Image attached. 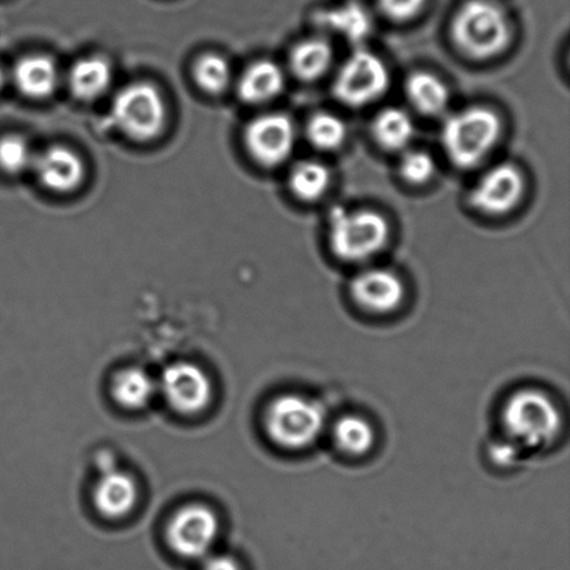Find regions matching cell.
Wrapping results in <instances>:
<instances>
[{
	"label": "cell",
	"mask_w": 570,
	"mask_h": 570,
	"mask_svg": "<svg viewBox=\"0 0 570 570\" xmlns=\"http://www.w3.org/2000/svg\"><path fill=\"white\" fill-rule=\"evenodd\" d=\"M501 420L505 439L521 451L549 449L563 426L556 400L543 389L533 387L516 389L507 398Z\"/></svg>",
	"instance_id": "1"
},
{
	"label": "cell",
	"mask_w": 570,
	"mask_h": 570,
	"mask_svg": "<svg viewBox=\"0 0 570 570\" xmlns=\"http://www.w3.org/2000/svg\"><path fill=\"white\" fill-rule=\"evenodd\" d=\"M265 430L271 443L287 451L315 445L327 428L326 410L307 395L281 394L266 409Z\"/></svg>",
	"instance_id": "2"
},
{
	"label": "cell",
	"mask_w": 570,
	"mask_h": 570,
	"mask_svg": "<svg viewBox=\"0 0 570 570\" xmlns=\"http://www.w3.org/2000/svg\"><path fill=\"white\" fill-rule=\"evenodd\" d=\"M501 119L489 107L472 106L451 115L441 130L446 156L460 168L485 161L501 137Z\"/></svg>",
	"instance_id": "3"
},
{
	"label": "cell",
	"mask_w": 570,
	"mask_h": 570,
	"mask_svg": "<svg viewBox=\"0 0 570 570\" xmlns=\"http://www.w3.org/2000/svg\"><path fill=\"white\" fill-rule=\"evenodd\" d=\"M451 33L461 53L476 60L495 58L511 39L504 10L490 0L466 2L455 14Z\"/></svg>",
	"instance_id": "4"
},
{
	"label": "cell",
	"mask_w": 570,
	"mask_h": 570,
	"mask_svg": "<svg viewBox=\"0 0 570 570\" xmlns=\"http://www.w3.org/2000/svg\"><path fill=\"white\" fill-rule=\"evenodd\" d=\"M389 224L377 210L334 208L328 218V243L337 258L363 261L388 243Z\"/></svg>",
	"instance_id": "5"
},
{
	"label": "cell",
	"mask_w": 570,
	"mask_h": 570,
	"mask_svg": "<svg viewBox=\"0 0 570 570\" xmlns=\"http://www.w3.org/2000/svg\"><path fill=\"white\" fill-rule=\"evenodd\" d=\"M113 123L136 141H151L163 131L167 120L166 104L155 86L147 82L127 85L115 97Z\"/></svg>",
	"instance_id": "6"
},
{
	"label": "cell",
	"mask_w": 570,
	"mask_h": 570,
	"mask_svg": "<svg viewBox=\"0 0 570 570\" xmlns=\"http://www.w3.org/2000/svg\"><path fill=\"white\" fill-rule=\"evenodd\" d=\"M389 71L383 59L369 50H357L338 70L333 92L341 104L363 107L373 104L387 92Z\"/></svg>",
	"instance_id": "7"
},
{
	"label": "cell",
	"mask_w": 570,
	"mask_h": 570,
	"mask_svg": "<svg viewBox=\"0 0 570 570\" xmlns=\"http://www.w3.org/2000/svg\"><path fill=\"white\" fill-rule=\"evenodd\" d=\"M220 523L212 508L188 504L174 513L166 528L167 544L178 557L203 559L218 540Z\"/></svg>",
	"instance_id": "8"
},
{
	"label": "cell",
	"mask_w": 570,
	"mask_h": 570,
	"mask_svg": "<svg viewBox=\"0 0 570 570\" xmlns=\"http://www.w3.org/2000/svg\"><path fill=\"white\" fill-rule=\"evenodd\" d=\"M158 392L168 407L182 415H198L212 403V380L198 364L177 362L164 369Z\"/></svg>",
	"instance_id": "9"
},
{
	"label": "cell",
	"mask_w": 570,
	"mask_h": 570,
	"mask_svg": "<svg viewBox=\"0 0 570 570\" xmlns=\"http://www.w3.org/2000/svg\"><path fill=\"white\" fill-rule=\"evenodd\" d=\"M245 146L249 155L261 166H279L294 151V123L282 113H269L256 117L246 127Z\"/></svg>",
	"instance_id": "10"
},
{
	"label": "cell",
	"mask_w": 570,
	"mask_h": 570,
	"mask_svg": "<svg viewBox=\"0 0 570 570\" xmlns=\"http://www.w3.org/2000/svg\"><path fill=\"white\" fill-rule=\"evenodd\" d=\"M349 294L362 311L372 315H389L403 305L405 286L394 271L372 267L353 277Z\"/></svg>",
	"instance_id": "11"
},
{
	"label": "cell",
	"mask_w": 570,
	"mask_h": 570,
	"mask_svg": "<svg viewBox=\"0 0 570 570\" xmlns=\"http://www.w3.org/2000/svg\"><path fill=\"white\" fill-rule=\"evenodd\" d=\"M525 191V179L516 166L501 163L476 183L470 202L486 214H504L515 208Z\"/></svg>",
	"instance_id": "12"
},
{
	"label": "cell",
	"mask_w": 570,
	"mask_h": 570,
	"mask_svg": "<svg viewBox=\"0 0 570 570\" xmlns=\"http://www.w3.org/2000/svg\"><path fill=\"white\" fill-rule=\"evenodd\" d=\"M33 167L39 182L55 193L74 191L84 177V164L66 147H50L35 156Z\"/></svg>",
	"instance_id": "13"
},
{
	"label": "cell",
	"mask_w": 570,
	"mask_h": 570,
	"mask_svg": "<svg viewBox=\"0 0 570 570\" xmlns=\"http://www.w3.org/2000/svg\"><path fill=\"white\" fill-rule=\"evenodd\" d=\"M94 505L107 519H121L137 505L138 487L132 476L119 469L104 472L94 489Z\"/></svg>",
	"instance_id": "14"
},
{
	"label": "cell",
	"mask_w": 570,
	"mask_h": 570,
	"mask_svg": "<svg viewBox=\"0 0 570 570\" xmlns=\"http://www.w3.org/2000/svg\"><path fill=\"white\" fill-rule=\"evenodd\" d=\"M14 82L23 95L31 100H45L58 89V66L45 55L27 56L15 65Z\"/></svg>",
	"instance_id": "15"
},
{
	"label": "cell",
	"mask_w": 570,
	"mask_h": 570,
	"mask_svg": "<svg viewBox=\"0 0 570 570\" xmlns=\"http://www.w3.org/2000/svg\"><path fill=\"white\" fill-rule=\"evenodd\" d=\"M330 434L334 446L348 458H363L376 444L373 424L357 414L340 416L331 424Z\"/></svg>",
	"instance_id": "16"
},
{
	"label": "cell",
	"mask_w": 570,
	"mask_h": 570,
	"mask_svg": "<svg viewBox=\"0 0 570 570\" xmlns=\"http://www.w3.org/2000/svg\"><path fill=\"white\" fill-rule=\"evenodd\" d=\"M284 82V73L274 61H256L241 75L239 94L246 104H265L281 94Z\"/></svg>",
	"instance_id": "17"
},
{
	"label": "cell",
	"mask_w": 570,
	"mask_h": 570,
	"mask_svg": "<svg viewBox=\"0 0 570 570\" xmlns=\"http://www.w3.org/2000/svg\"><path fill=\"white\" fill-rule=\"evenodd\" d=\"M112 77L109 61L92 56L73 66L70 71V89L81 101H95L109 90Z\"/></svg>",
	"instance_id": "18"
},
{
	"label": "cell",
	"mask_w": 570,
	"mask_h": 570,
	"mask_svg": "<svg viewBox=\"0 0 570 570\" xmlns=\"http://www.w3.org/2000/svg\"><path fill=\"white\" fill-rule=\"evenodd\" d=\"M317 24L351 43H362L372 31L371 14L358 3H346L318 13Z\"/></svg>",
	"instance_id": "19"
},
{
	"label": "cell",
	"mask_w": 570,
	"mask_h": 570,
	"mask_svg": "<svg viewBox=\"0 0 570 570\" xmlns=\"http://www.w3.org/2000/svg\"><path fill=\"white\" fill-rule=\"evenodd\" d=\"M158 393V382L141 368H128L116 374L112 395L120 407L128 410L146 408Z\"/></svg>",
	"instance_id": "20"
},
{
	"label": "cell",
	"mask_w": 570,
	"mask_h": 570,
	"mask_svg": "<svg viewBox=\"0 0 570 570\" xmlns=\"http://www.w3.org/2000/svg\"><path fill=\"white\" fill-rule=\"evenodd\" d=\"M333 59L330 43L323 38H310L296 44L291 50L290 66L298 79L315 81L327 73Z\"/></svg>",
	"instance_id": "21"
},
{
	"label": "cell",
	"mask_w": 570,
	"mask_h": 570,
	"mask_svg": "<svg viewBox=\"0 0 570 570\" xmlns=\"http://www.w3.org/2000/svg\"><path fill=\"white\" fill-rule=\"evenodd\" d=\"M408 100L422 115L435 116L445 110L450 101V91L438 75L416 71L405 84Z\"/></svg>",
	"instance_id": "22"
},
{
	"label": "cell",
	"mask_w": 570,
	"mask_h": 570,
	"mask_svg": "<svg viewBox=\"0 0 570 570\" xmlns=\"http://www.w3.org/2000/svg\"><path fill=\"white\" fill-rule=\"evenodd\" d=\"M374 140L387 151H403L412 141L415 126L407 112L399 107H385L374 117Z\"/></svg>",
	"instance_id": "23"
},
{
	"label": "cell",
	"mask_w": 570,
	"mask_h": 570,
	"mask_svg": "<svg viewBox=\"0 0 570 570\" xmlns=\"http://www.w3.org/2000/svg\"><path fill=\"white\" fill-rule=\"evenodd\" d=\"M330 184V172L323 163L304 161L296 163L290 173L289 186L298 199L312 202L322 198Z\"/></svg>",
	"instance_id": "24"
},
{
	"label": "cell",
	"mask_w": 570,
	"mask_h": 570,
	"mask_svg": "<svg viewBox=\"0 0 570 570\" xmlns=\"http://www.w3.org/2000/svg\"><path fill=\"white\" fill-rule=\"evenodd\" d=\"M307 140L321 151H334L346 142L347 126L340 117L330 112H318L306 126Z\"/></svg>",
	"instance_id": "25"
},
{
	"label": "cell",
	"mask_w": 570,
	"mask_h": 570,
	"mask_svg": "<svg viewBox=\"0 0 570 570\" xmlns=\"http://www.w3.org/2000/svg\"><path fill=\"white\" fill-rule=\"evenodd\" d=\"M195 81L208 94H222L231 81L229 61L220 55H205L194 67Z\"/></svg>",
	"instance_id": "26"
},
{
	"label": "cell",
	"mask_w": 570,
	"mask_h": 570,
	"mask_svg": "<svg viewBox=\"0 0 570 570\" xmlns=\"http://www.w3.org/2000/svg\"><path fill=\"white\" fill-rule=\"evenodd\" d=\"M34 159L30 143L23 137L0 138V171L8 174L23 173L33 167Z\"/></svg>",
	"instance_id": "27"
},
{
	"label": "cell",
	"mask_w": 570,
	"mask_h": 570,
	"mask_svg": "<svg viewBox=\"0 0 570 570\" xmlns=\"http://www.w3.org/2000/svg\"><path fill=\"white\" fill-rule=\"evenodd\" d=\"M435 173L434 159L424 151H409L404 153L399 162V174L405 182L414 186L429 183Z\"/></svg>",
	"instance_id": "28"
},
{
	"label": "cell",
	"mask_w": 570,
	"mask_h": 570,
	"mask_svg": "<svg viewBox=\"0 0 570 570\" xmlns=\"http://www.w3.org/2000/svg\"><path fill=\"white\" fill-rule=\"evenodd\" d=\"M424 2L426 0H380V8L389 19L405 22L418 14Z\"/></svg>",
	"instance_id": "29"
},
{
	"label": "cell",
	"mask_w": 570,
	"mask_h": 570,
	"mask_svg": "<svg viewBox=\"0 0 570 570\" xmlns=\"http://www.w3.org/2000/svg\"><path fill=\"white\" fill-rule=\"evenodd\" d=\"M490 451L491 460L495 461L496 464L504 467L515 464V462L519 460V456L522 454V451L507 439L500 441V443L492 444V449H490Z\"/></svg>",
	"instance_id": "30"
},
{
	"label": "cell",
	"mask_w": 570,
	"mask_h": 570,
	"mask_svg": "<svg viewBox=\"0 0 570 570\" xmlns=\"http://www.w3.org/2000/svg\"><path fill=\"white\" fill-rule=\"evenodd\" d=\"M202 570H241V567L237 559L218 554L205 558Z\"/></svg>",
	"instance_id": "31"
},
{
	"label": "cell",
	"mask_w": 570,
	"mask_h": 570,
	"mask_svg": "<svg viewBox=\"0 0 570 570\" xmlns=\"http://www.w3.org/2000/svg\"><path fill=\"white\" fill-rule=\"evenodd\" d=\"M4 81H7V75H4L2 66H0V91H2V89H3Z\"/></svg>",
	"instance_id": "32"
}]
</instances>
